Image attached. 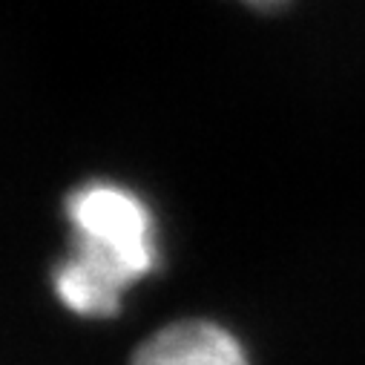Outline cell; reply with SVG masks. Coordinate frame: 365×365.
<instances>
[{"mask_svg":"<svg viewBox=\"0 0 365 365\" xmlns=\"http://www.w3.org/2000/svg\"><path fill=\"white\" fill-rule=\"evenodd\" d=\"M75 247L55 267L52 288L63 308L104 319L118 314L121 297L158 264L155 219L147 202L113 181H89L66 202Z\"/></svg>","mask_w":365,"mask_h":365,"instance_id":"6da1fadb","label":"cell"},{"mask_svg":"<svg viewBox=\"0 0 365 365\" xmlns=\"http://www.w3.org/2000/svg\"><path fill=\"white\" fill-rule=\"evenodd\" d=\"M130 365H250V359L227 328L207 319H185L150 336Z\"/></svg>","mask_w":365,"mask_h":365,"instance_id":"7a4b0ae2","label":"cell"},{"mask_svg":"<svg viewBox=\"0 0 365 365\" xmlns=\"http://www.w3.org/2000/svg\"><path fill=\"white\" fill-rule=\"evenodd\" d=\"M245 4H250V6H277V4H282V0H245Z\"/></svg>","mask_w":365,"mask_h":365,"instance_id":"3957f363","label":"cell"}]
</instances>
